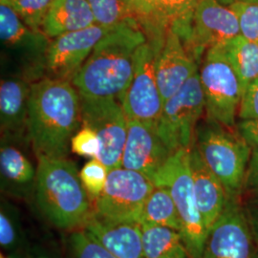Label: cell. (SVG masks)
Returning <instances> with one entry per match:
<instances>
[{
  "instance_id": "44dd1931",
  "label": "cell",
  "mask_w": 258,
  "mask_h": 258,
  "mask_svg": "<svg viewBox=\"0 0 258 258\" xmlns=\"http://www.w3.org/2000/svg\"><path fill=\"white\" fill-rule=\"evenodd\" d=\"M83 229L116 258H146L140 224H110L92 215Z\"/></svg>"
},
{
  "instance_id": "74e56055",
  "label": "cell",
  "mask_w": 258,
  "mask_h": 258,
  "mask_svg": "<svg viewBox=\"0 0 258 258\" xmlns=\"http://www.w3.org/2000/svg\"><path fill=\"white\" fill-rule=\"evenodd\" d=\"M252 258H258V249L257 248H255V250H254V253H253V257Z\"/></svg>"
},
{
  "instance_id": "4316f807",
  "label": "cell",
  "mask_w": 258,
  "mask_h": 258,
  "mask_svg": "<svg viewBox=\"0 0 258 258\" xmlns=\"http://www.w3.org/2000/svg\"><path fill=\"white\" fill-rule=\"evenodd\" d=\"M96 24L113 27L135 19L125 0H88Z\"/></svg>"
},
{
  "instance_id": "ffe728a7",
  "label": "cell",
  "mask_w": 258,
  "mask_h": 258,
  "mask_svg": "<svg viewBox=\"0 0 258 258\" xmlns=\"http://www.w3.org/2000/svg\"><path fill=\"white\" fill-rule=\"evenodd\" d=\"M32 84V83H31ZM31 84L20 78H10L0 84V125L2 137H25Z\"/></svg>"
},
{
  "instance_id": "83f0119b",
  "label": "cell",
  "mask_w": 258,
  "mask_h": 258,
  "mask_svg": "<svg viewBox=\"0 0 258 258\" xmlns=\"http://www.w3.org/2000/svg\"><path fill=\"white\" fill-rule=\"evenodd\" d=\"M28 26L42 31V24L53 0H7Z\"/></svg>"
},
{
  "instance_id": "484cf974",
  "label": "cell",
  "mask_w": 258,
  "mask_h": 258,
  "mask_svg": "<svg viewBox=\"0 0 258 258\" xmlns=\"http://www.w3.org/2000/svg\"><path fill=\"white\" fill-rule=\"evenodd\" d=\"M22 240L18 212L9 203L1 204L0 244L2 249L8 253V258H19V252L23 245Z\"/></svg>"
},
{
  "instance_id": "6da1fadb",
  "label": "cell",
  "mask_w": 258,
  "mask_h": 258,
  "mask_svg": "<svg viewBox=\"0 0 258 258\" xmlns=\"http://www.w3.org/2000/svg\"><path fill=\"white\" fill-rule=\"evenodd\" d=\"M81 122L80 93L71 82L45 78L31 84L28 136L36 156L67 158Z\"/></svg>"
},
{
  "instance_id": "8d00e7d4",
  "label": "cell",
  "mask_w": 258,
  "mask_h": 258,
  "mask_svg": "<svg viewBox=\"0 0 258 258\" xmlns=\"http://www.w3.org/2000/svg\"><path fill=\"white\" fill-rule=\"evenodd\" d=\"M255 248L258 249V196L250 197L243 206Z\"/></svg>"
},
{
  "instance_id": "e0dca14e",
  "label": "cell",
  "mask_w": 258,
  "mask_h": 258,
  "mask_svg": "<svg viewBox=\"0 0 258 258\" xmlns=\"http://www.w3.org/2000/svg\"><path fill=\"white\" fill-rule=\"evenodd\" d=\"M194 194L207 231L224 212L229 197L220 180L207 166L195 144L189 148Z\"/></svg>"
},
{
  "instance_id": "30bf717a",
  "label": "cell",
  "mask_w": 258,
  "mask_h": 258,
  "mask_svg": "<svg viewBox=\"0 0 258 258\" xmlns=\"http://www.w3.org/2000/svg\"><path fill=\"white\" fill-rule=\"evenodd\" d=\"M82 123L93 129L101 142L99 160L110 171L121 166L127 137V118L120 102L113 98L80 95Z\"/></svg>"
},
{
  "instance_id": "ba28073f",
  "label": "cell",
  "mask_w": 258,
  "mask_h": 258,
  "mask_svg": "<svg viewBox=\"0 0 258 258\" xmlns=\"http://www.w3.org/2000/svg\"><path fill=\"white\" fill-rule=\"evenodd\" d=\"M205 109L206 99L197 71L179 91L164 102L157 121V131L172 153L191 147L196 123Z\"/></svg>"
},
{
  "instance_id": "cb8c5ba5",
  "label": "cell",
  "mask_w": 258,
  "mask_h": 258,
  "mask_svg": "<svg viewBox=\"0 0 258 258\" xmlns=\"http://www.w3.org/2000/svg\"><path fill=\"white\" fill-rule=\"evenodd\" d=\"M221 46L238 75L245 92L258 78V43L239 36Z\"/></svg>"
},
{
  "instance_id": "d590c367",
  "label": "cell",
  "mask_w": 258,
  "mask_h": 258,
  "mask_svg": "<svg viewBox=\"0 0 258 258\" xmlns=\"http://www.w3.org/2000/svg\"><path fill=\"white\" fill-rule=\"evenodd\" d=\"M237 131L252 149H258V119L241 120Z\"/></svg>"
},
{
  "instance_id": "8fae6325",
  "label": "cell",
  "mask_w": 258,
  "mask_h": 258,
  "mask_svg": "<svg viewBox=\"0 0 258 258\" xmlns=\"http://www.w3.org/2000/svg\"><path fill=\"white\" fill-rule=\"evenodd\" d=\"M255 245L239 199H229L208 231L202 258H252Z\"/></svg>"
},
{
  "instance_id": "d6986e66",
  "label": "cell",
  "mask_w": 258,
  "mask_h": 258,
  "mask_svg": "<svg viewBox=\"0 0 258 258\" xmlns=\"http://www.w3.org/2000/svg\"><path fill=\"white\" fill-rule=\"evenodd\" d=\"M198 1L152 0L151 17L144 29L148 37L163 38L167 31H173L187 48L191 39L194 11Z\"/></svg>"
},
{
  "instance_id": "3957f363",
  "label": "cell",
  "mask_w": 258,
  "mask_h": 258,
  "mask_svg": "<svg viewBox=\"0 0 258 258\" xmlns=\"http://www.w3.org/2000/svg\"><path fill=\"white\" fill-rule=\"evenodd\" d=\"M37 159L34 196L40 212L58 229L83 228L92 217L94 203L76 165L67 158Z\"/></svg>"
},
{
  "instance_id": "7a4b0ae2",
  "label": "cell",
  "mask_w": 258,
  "mask_h": 258,
  "mask_svg": "<svg viewBox=\"0 0 258 258\" xmlns=\"http://www.w3.org/2000/svg\"><path fill=\"white\" fill-rule=\"evenodd\" d=\"M147 40L146 32L136 20L111 28L72 81L80 95L120 102L133 77L137 50Z\"/></svg>"
},
{
  "instance_id": "f35d334b",
  "label": "cell",
  "mask_w": 258,
  "mask_h": 258,
  "mask_svg": "<svg viewBox=\"0 0 258 258\" xmlns=\"http://www.w3.org/2000/svg\"><path fill=\"white\" fill-rule=\"evenodd\" d=\"M0 258H8L6 256V254L3 252V251H1V253H0Z\"/></svg>"
},
{
  "instance_id": "d6a6232c",
  "label": "cell",
  "mask_w": 258,
  "mask_h": 258,
  "mask_svg": "<svg viewBox=\"0 0 258 258\" xmlns=\"http://www.w3.org/2000/svg\"><path fill=\"white\" fill-rule=\"evenodd\" d=\"M240 120L258 119V78L245 90L240 103Z\"/></svg>"
},
{
  "instance_id": "ac0fdd59",
  "label": "cell",
  "mask_w": 258,
  "mask_h": 258,
  "mask_svg": "<svg viewBox=\"0 0 258 258\" xmlns=\"http://www.w3.org/2000/svg\"><path fill=\"white\" fill-rule=\"evenodd\" d=\"M0 38L4 46L27 58L45 61L49 38L43 31L29 27L7 0H0Z\"/></svg>"
},
{
  "instance_id": "9a60e30c",
  "label": "cell",
  "mask_w": 258,
  "mask_h": 258,
  "mask_svg": "<svg viewBox=\"0 0 258 258\" xmlns=\"http://www.w3.org/2000/svg\"><path fill=\"white\" fill-rule=\"evenodd\" d=\"M196 61L180 36L167 31L155 62L157 83L164 102L198 71Z\"/></svg>"
},
{
  "instance_id": "5b68a950",
  "label": "cell",
  "mask_w": 258,
  "mask_h": 258,
  "mask_svg": "<svg viewBox=\"0 0 258 258\" xmlns=\"http://www.w3.org/2000/svg\"><path fill=\"white\" fill-rule=\"evenodd\" d=\"M189 148L172 153L152 182L155 186L166 187L173 198L181 221L180 234L189 257L202 258L208 231L194 194Z\"/></svg>"
},
{
  "instance_id": "4fadbf2b",
  "label": "cell",
  "mask_w": 258,
  "mask_h": 258,
  "mask_svg": "<svg viewBox=\"0 0 258 258\" xmlns=\"http://www.w3.org/2000/svg\"><path fill=\"white\" fill-rule=\"evenodd\" d=\"M239 36V21L230 7L218 0L198 1L194 11L191 39L187 47L196 60L205 50L223 45Z\"/></svg>"
},
{
  "instance_id": "5bb4252c",
  "label": "cell",
  "mask_w": 258,
  "mask_h": 258,
  "mask_svg": "<svg viewBox=\"0 0 258 258\" xmlns=\"http://www.w3.org/2000/svg\"><path fill=\"white\" fill-rule=\"evenodd\" d=\"M171 154L172 152L160 137L155 123L127 120L122 167L139 171L152 181Z\"/></svg>"
},
{
  "instance_id": "1f68e13d",
  "label": "cell",
  "mask_w": 258,
  "mask_h": 258,
  "mask_svg": "<svg viewBox=\"0 0 258 258\" xmlns=\"http://www.w3.org/2000/svg\"><path fill=\"white\" fill-rule=\"evenodd\" d=\"M70 148L79 156L98 159L101 152V142L93 129L83 125L71 140Z\"/></svg>"
},
{
  "instance_id": "52a82bcc",
  "label": "cell",
  "mask_w": 258,
  "mask_h": 258,
  "mask_svg": "<svg viewBox=\"0 0 258 258\" xmlns=\"http://www.w3.org/2000/svg\"><path fill=\"white\" fill-rule=\"evenodd\" d=\"M199 76L208 117L228 128H233L244 90L221 45L207 50Z\"/></svg>"
},
{
  "instance_id": "2e32d148",
  "label": "cell",
  "mask_w": 258,
  "mask_h": 258,
  "mask_svg": "<svg viewBox=\"0 0 258 258\" xmlns=\"http://www.w3.org/2000/svg\"><path fill=\"white\" fill-rule=\"evenodd\" d=\"M26 137H1L0 171L2 191L28 198L35 194L37 166L27 156L21 142Z\"/></svg>"
},
{
  "instance_id": "8992f818",
  "label": "cell",
  "mask_w": 258,
  "mask_h": 258,
  "mask_svg": "<svg viewBox=\"0 0 258 258\" xmlns=\"http://www.w3.org/2000/svg\"><path fill=\"white\" fill-rule=\"evenodd\" d=\"M155 184L148 176L122 166L108 172L105 186L94 201L93 216L100 221L140 224L142 212Z\"/></svg>"
},
{
  "instance_id": "7402d4cb",
  "label": "cell",
  "mask_w": 258,
  "mask_h": 258,
  "mask_svg": "<svg viewBox=\"0 0 258 258\" xmlns=\"http://www.w3.org/2000/svg\"><path fill=\"white\" fill-rule=\"evenodd\" d=\"M96 24L88 0H53L42 31L50 39Z\"/></svg>"
},
{
  "instance_id": "7c38bea8",
  "label": "cell",
  "mask_w": 258,
  "mask_h": 258,
  "mask_svg": "<svg viewBox=\"0 0 258 258\" xmlns=\"http://www.w3.org/2000/svg\"><path fill=\"white\" fill-rule=\"evenodd\" d=\"M111 28L94 24L54 38L47 48L44 61L48 78L72 83L94 47Z\"/></svg>"
},
{
  "instance_id": "f1b7e54d",
  "label": "cell",
  "mask_w": 258,
  "mask_h": 258,
  "mask_svg": "<svg viewBox=\"0 0 258 258\" xmlns=\"http://www.w3.org/2000/svg\"><path fill=\"white\" fill-rule=\"evenodd\" d=\"M108 168L99 159H91L80 171V178L93 202L101 195L108 176Z\"/></svg>"
},
{
  "instance_id": "d4e9b609",
  "label": "cell",
  "mask_w": 258,
  "mask_h": 258,
  "mask_svg": "<svg viewBox=\"0 0 258 258\" xmlns=\"http://www.w3.org/2000/svg\"><path fill=\"white\" fill-rule=\"evenodd\" d=\"M149 224L181 231V221L175 203L169 190L165 186H155L146 201L140 225Z\"/></svg>"
},
{
  "instance_id": "277c9868",
  "label": "cell",
  "mask_w": 258,
  "mask_h": 258,
  "mask_svg": "<svg viewBox=\"0 0 258 258\" xmlns=\"http://www.w3.org/2000/svg\"><path fill=\"white\" fill-rule=\"evenodd\" d=\"M194 142L205 164L224 185L229 199H239L252 148L239 133L209 117L195 129Z\"/></svg>"
},
{
  "instance_id": "ab89813d",
  "label": "cell",
  "mask_w": 258,
  "mask_h": 258,
  "mask_svg": "<svg viewBox=\"0 0 258 258\" xmlns=\"http://www.w3.org/2000/svg\"><path fill=\"white\" fill-rule=\"evenodd\" d=\"M36 258H49L48 257V256H46V255H42V254H41V255H38V256H37V257Z\"/></svg>"
},
{
  "instance_id": "9c48e42d",
  "label": "cell",
  "mask_w": 258,
  "mask_h": 258,
  "mask_svg": "<svg viewBox=\"0 0 258 258\" xmlns=\"http://www.w3.org/2000/svg\"><path fill=\"white\" fill-rule=\"evenodd\" d=\"M164 40L148 37L137 50L131 83L120 100L128 120L157 124L162 114L164 101L157 83L155 62Z\"/></svg>"
},
{
  "instance_id": "e575fe53",
  "label": "cell",
  "mask_w": 258,
  "mask_h": 258,
  "mask_svg": "<svg viewBox=\"0 0 258 258\" xmlns=\"http://www.w3.org/2000/svg\"><path fill=\"white\" fill-rule=\"evenodd\" d=\"M143 29L147 27L152 13V0H125Z\"/></svg>"
},
{
  "instance_id": "603a6c76",
  "label": "cell",
  "mask_w": 258,
  "mask_h": 258,
  "mask_svg": "<svg viewBox=\"0 0 258 258\" xmlns=\"http://www.w3.org/2000/svg\"><path fill=\"white\" fill-rule=\"evenodd\" d=\"M141 230L146 258H190L179 231L149 224Z\"/></svg>"
},
{
  "instance_id": "836d02e7",
  "label": "cell",
  "mask_w": 258,
  "mask_h": 258,
  "mask_svg": "<svg viewBox=\"0 0 258 258\" xmlns=\"http://www.w3.org/2000/svg\"><path fill=\"white\" fill-rule=\"evenodd\" d=\"M250 197L258 196V149H252L249 159L244 190Z\"/></svg>"
},
{
  "instance_id": "4dcf8cb0",
  "label": "cell",
  "mask_w": 258,
  "mask_h": 258,
  "mask_svg": "<svg viewBox=\"0 0 258 258\" xmlns=\"http://www.w3.org/2000/svg\"><path fill=\"white\" fill-rule=\"evenodd\" d=\"M229 7L237 16L241 36L258 43V1L237 2Z\"/></svg>"
},
{
  "instance_id": "f546056e",
  "label": "cell",
  "mask_w": 258,
  "mask_h": 258,
  "mask_svg": "<svg viewBox=\"0 0 258 258\" xmlns=\"http://www.w3.org/2000/svg\"><path fill=\"white\" fill-rule=\"evenodd\" d=\"M69 243L74 258H116L83 229L74 231Z\"/></svg>"
}]
</instances>
